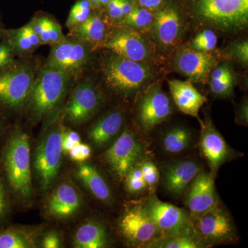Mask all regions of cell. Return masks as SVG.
I'll return each mask as SVG.
<instances>
[{
  "label": "cell",
  "mask_w": 248,
  "mask_h": 248,
  "mask_svg": "<svg viewBox=\"0 0 248 248\" xmlns=\"http://www.w3.org/2000/svg\"><path fill=\"white\" fill-rule=\"evenodd\" d=\"M200 240L191 234L168 235L153 241L146 248H203Z\"/></svg>",
  "instance_id": "obj_30"
},
{
  "label": "cell",
  "mask_w": 248,
  "mask_h": 248,
  "mask_svg": "<svg viewBox=\"0 0 248 248\" xmlns=\"http://www.w3.org/2000/svg\"><path fill=\"white\" fill-rule=\"evenodd\" d=\"M143 146L135 134L125 126L104 154V159L111 171L120 180L138 164Z\"/></svg>",
  "instance_id": "obj_13"
},
{
  "label": "cell",
  "mask_w": 248,
  "mask_h": 248,
  "mask_svg": "<svg viewBox=\"0 0 248 248\" xmlns=\"http://www.w3.org/2000/svg\"><path fill=\"white\" fill-rule=\"evenodd\" d=\"M110 0H99V6H100V9H104L107 4H108Z\"/></svg>",
  "instance_id": "obj_51"
},
{
  "label": "cell",
  "mask_w": 248,
  "mask_h": 248,
  "mask_svg": "<svg viewBox=\"0 0 248 248\" xmlns=\"http://www.w3.org/2000/svg\"><path fill=\"white\" fill-rule=\"evenodd\" d=\"M154 20V12L135 4L131 12L118 25L125 26L146 35Z\"/></svg>",
  "instance_id": "obj_29"
},
{
  "label": "cell",
  "mask_w": 248,
  "mask_h": 248,
  "mask_svg": "<svg viewBox=\"0 0 248 248\" xmlns=\"http://www.w3.org/2000/svg\"><path fill=\"white\" fill-rule=\"evenodd\" d=\"M118 231L125 241L135 246H146L161 236L143 205L128 206L118 221Z\"/></svg>",
  "instance_id": "obj_14"
},
{
  "label": "cell",
  "mask_w": 248,
  "mask_h": 248,
  "mask_svg": "<svg viewBox=\"0 0 248 248\" xmlns=\"http://www.w3.org/2000/svg\"><path fill=\"white\" fill-rule=\"evenodd\" d=\"M120 1L124 17H126L135 6V0H120Z\"/></svg>",
  "instance_id": "obj_48"
},
{
  "label": "cell",
  "mask_w": 248,
  "mask_h": 248,
  "mask_svg": "<svg viewBox=\"0 0 248 248\" xmlns=\"http://www.w3.org/2000/svg\"><path fill=\"white\" fill-rule=\"evenodd\" d=\"M74 177L99 202L107 205L112 203L110 186L95 166L86 162L78 164L74 171Z\"/></svg>",
  "instance_id": "obj_24"
},
{
  "label": "cell",
  "mask_w": 248,
  "mask_h": 248,
  "mask_svg": "<svg viewBox=\"0 0 248 248\" xmlns=\"http://www.w3.org/2000/svg\"><path fill=\"white\" fill-rule=\"evenodd\" d=\"M124 181L125 189L131 194L140 193L146 187L140 164H137L130 170Z\"/></svg>",
  "instance_id": "obj_36"
},
{
  "label": "cell",
  "mask_w": 248,
  "mask_h": 248,
  "mask_svg": "<svg viewBox=\"0 0 248 248\" xmlns=\"http://www.w3.org/2000/svg\"><path fill=\"white\" fill-rule=\"evenodd\" d=\"M187 45L196 51L212 53L215 51L218 43V37L215 31L208 28L199 29Z\"/></svg>",
  "instance_id": "obj_31"
},
{
  "label": "cell",
  "mask_w": 248,
  "mask_h": 248,
  "mask_svg": "<svg viewBox=\"0 0 248 248\" xmlns=\"http://www.w3.org/2000/svg\"><path fill=\"white\" fill-rule=\"evenodd\" d=\"M47 195L45 213L51 219L66 221L74 218L84 205V198L81 192L69 179L54 185Z\"/></svg>",
  "instance_id": "obj_15"
},
{
  "label": "cell",
  "mask_w": 248,
  "mask_h": 248,
  "mask_svg": "<svg viewBox=\"0 0 248 248\" xmlns=\"http://www.w3.org/2000/svg\"><path fill=\"white\" fill-rule=\"evenodd\" d=\"M7 120L0 113V147L2 146L9 127H8Z\"/></svg>",
  "instance_id": "obj_47"
},
{
  "label": "cell",
  "mask_w": 248,
  "mask_h": 248,
  "mask_svg": "<svg viewBox=\"0 0 248 248\" xmlns=\"http://www.w3.org/2000/svg\"><path fill=\"white\" fill-rule=\"evenodd\" d=\"M221 51L225 60L236 62L244 68H248V41L247 39L234 41Z\"/></svg>",
  "instance_id": "obj_34"
},
{
  "label": "cell",
  "mask_w": 248,
  "mask_h": 248,
  "mask_svg": "<svg viewBox=\"0 0 248 248\" xmlns=\"http://www.w3.org/2000/svg\"><path fill=\"white\" fill-rule=\"evenodd\" d=\"M110 28L102 10H94L89 19L79 27L69 31L68 36L82 41L97 52L102 49Z\"/></svg>",
  "instance_id": "obj_22"
},
{
  "label": "cell",
  "mask_w": 248,
  "mask_h": 248,
  "mask_svg": "<svg viewBox=\"0 0 248 248\" xmlns=\"http://www.w3.org/2000/svg\"><path fill=\"white\" fill-rule=\"evenodd\" d=\"M49 38H50V45H49L50 46L58 44L66 38V36L63 35L60 23L57 21L55 18H54L53 22H52Z\"/></svg>",
  "instance_id": "obj_44"
},
{
  "label": "cell",
  "mask_w": 248,
  "mask_h": 248,
  "mask_svg": "<svg viewBox=\"0 0 248 248\" xmlns=\"http://www.w3.org/2000/svg\"><path fill=\"white\" fill-rule=\"evenodd\" d=\"M200 171L198 164L192 160H183L169 165L164 171L166 190L173 195H182Z\"/></svg>",
  "instance_id": "obj_23"
},
{
  "label": "cell",
  "mask_w": 248,
  "mask_h": 248,
  "mask_svg": "<svg viewBox=\"0 0 248 248\" xmlns=\"http://www.w3.org/2000/svg\"><path fill=\"white\" fill-rule=\"evenodd\" d=\"M172 71L186 77L192 82L205 84L212 70L225 60L221 50L212 53L196 51L187 42L174 50L170 58Z\"/></svg>",
  "instance_id": "obj_12"
},
{
  "label": "cell",
  "mask_w": 248,
  "mask_h": 248,
  "mask_svg": "<svg viewBox=\"0 0 248 248\" xmlns=\"http://www.w3.org/2000/svg\"><path fill=\"white\" fill-rule=\"evenodd\" d=\"M5 37L14 50L16 58H29L41 46L40 40L31 29L29 22L17 29H6Z\"/></svg>",
  "instance_id": "obj_27"
},
{
  "label": "cell",
  "mask_w": 248,
  "mask_h": 248,
  "mask_svg": "<svg viewBox=\"0 0 248 248\" xmlns=\"http://www.w3.org/2000/svg\"><path fill=\"white\" fill-rule=\"evenodd\" d=\"M145 211L156 228L168 235L190 234L192 224L187 213L182 208L151 197L143 205Z\"/></svg>",
  "instance_id": "obj_16"
},
{
  "label": "cell",
  "mask_w": 248,
  "mask_h": 248,
  "mask_svg": "<svg viewBox=\"0 0 248 248\" xmlns=\"http://www.w3.org/2000/svg\"><path fill=\"white\" fill-rule=\"evenodd\" d=\"M125 115L120 108H112L103 114L91 125L88 138L96 148H102L110 144L124 128Z\"/></svg>",
  "instance_id": "obj_20"
},
{
  "label": "cell",
  "mask_w": 248,
  "mask_h": 248,
  "mask_svg": "<svg viewBox=\"0 0 248 248\" xmlns=\"http://www.w3.org/2000/svg\"><path fill=\"white\" fill-rule=\"evenodd\" d=\"M169 0H135V4L140 7L144 8L155 12L166 4Z\"/></svg>",
  "instance_id": "obj_45"
},
{
  "label": "cell",
  "mask_w": 248,
  "mask_h": 248,
  "mask_svg": "<svg viewBox=\"0 0 248 248\" xmlns=\"http://www.w3.org/2000/svg\"><path fill=\"white\" fill-rule=\"evenodd\" d=\"M190 26L236 35L247 29L248 0H180Z\"/></svg>",
  "instance_id": "obj_3"
},
{
  "label": "cell",
  "mask_w": 248,
  "mask_h": 248,
  "mask_svg": "<svg viewBox=\"0 0 248 248\" xmlns=\"http://www.w3.org/2000/svg\"><path fill=\"white\" fill-rule=\"evenodd\" d=\"M91 154L92 151L91 147L86 143H81L76 144L68 153L70 159L78 164L86 162L91 157Z\"/></svg>",
  "instance_id": "obj_42"
},
{
  "label": "cell",
  "mask_w": 248,
  "mask_h": 248,
  "mask_svg": "<svg viewBox=\"0 0 248 248\" xmlns=\"http://www.w3.org/2000/svg\"><path fill=\"white\" fill-rule=\"evenodd\" d=\"M192 141V134L189 129L182 125L173 127L164 134L162 147L169 154H179L186 151Z\"/></svg>",
  "instance_id": "obj_28"
},
{
  "label": "cell",
  "mask_w": 248,
  "mask_h": 248,
  "mask_svg": "<svg viewBox=\"0 0 248 248\" xmlns=\"http://www.w3.org/2000/svg\"><path fill=\"white\" fill-rule=\"evenodd\" d=\"M54 17L47 13L39 11L29 21L31 29L40 40L41 46L50 45V27Z\"/></svg>",
  "instance_id": "obj_32"
},
{
  "label": "cell",
  "mask_w": 248,
  "mask_h": 248,
  "mask_svg": "<svg viewBox=\"0 0 248 248\" xmlns=\"http://www.w3.org/2000/svg\"><path fill=\"white\" fill-rule=\"evenodd\" d=\"M94 9L89 0H76L70 10L66 22V26L68 30H73L79 27L89 19Z\"/></svg>",
  "instance_id": "obj_33"
},
{
  "label": "cell",
  "mask_w": 248,
  "mask_h": 248,
  "mask_svg": "<svg viewBox=\"0 0 248 248\" xmlns=\"http://www.w3.org/2000/svg\"><path fill=\"white\" fill-rule=\"evenodd\" d=\"M43 62L33 56L18 58L0 74V113L6 120L23 113L31 86Z\"/></svg>",
  "instance_id": "obj_6"
},
{
  "label": "cell",
  "mask_w": 248,
  "mask_h": 248,
  "mask_svg": "<svg viewBox=\"0 0 248 248\" xmlns=\"http://www.w3.org/2000/svg\"><path fill=\"white\" fill-rule=\"evenodd\" d=\"M136 120L144 133H149L173 113L170 97L162 89V81H155L136 97Z\"/></svg>",
  "instance_id": "obj_11"
},
{
  "label": "cell",
  "mask_w": 248,
  "mask_h": 248,
  "mask_svg": "<svg viewBox=\"0 0 248 248\" xmlns=\"http://www.w3.org/2000/svg\"><path fill=\"white\" fill-rule=\"evenodd\" d=\"M102 10L104 17L111 27L118 25L124 19L120 0H110L107 6Z\"/></svg>",
  "instance_id": "obj_38"
},
{
  "label": "cell",
  "mask_w": 248,
  "mask_h": 248,
  "mask_svg": "<svg viewBox=\"0 0 248 248\" xmlns=\"http://www.w3.org/2000/svg\"><path fill=\"white\" fill-rule=\"evenodd\" d=\"M190 24L180 0H169L154 12V20L147 36L159 59H169L184 43Z\"/></svg>",
  "instance_id": "obj_7"
},
{
  "label": "cell",
  "mask_w": 248,
  "mask_h": 248,
  "mask_svg": "<svg viewBox=\"0 0 248 248\" xmlns=\"http://www.w3.org/2000/svg\"><path fill=\"white\" fill-rule=\"evenodd\" d=\"M6 29L4 22L2 21V17H1V15H0V41L4 38Z\"/></svg>",
  "instance_id": "obj_49"
},
{
  "label": "cell",
  "mask_w": 248,
  "mask_h": 248,
  "mask_svg": "<svg viewBox=\"0 0 248 248\" xmlns=\"http://www.w3.org/2000/svg\"><path fill=\"white\" fill-rule=\"evenodd\" d=\"M194 229L203 242L221 244L234 239L235 229L229 215L218 204L195 218Z\"/></svg>",
  "instance_id": "obj_17"
},
{
  "label": "cell",
  "mask_w": 248,
  "mask_h": 248,
  "mask_svg": "<svg viewBox=\"0 0 248 248\" xmlns=\"http://www.w3.org/2000/svg\"><path fill=\"white\" fill-rule=\"evenodd\" d=\"M44 228L42 226L14 225L0 228V248H36Z\"/></svg>",
  "instance_id": "obj_25"
},
{
  "label": "cell",
  "mask_w": 248,
  "mask_h": 248,
  "mask_svg": "<svg viewBox=\"0 0 248 248\" xmlns=\"http://www.w3.org/2000/svg\"><path fill=\"white\" fill-rule=\"evenodd\" d=\"M9 130L1 146L0 171L11 197L20 203L30 204L34 197L30 137L18 124Z\"/></svg>",
  "instance_id": "obj_2"
},
{
  "label": "cell",
  "mask_w": 248,
  "mask_h": 248,
  "mask_svg": "<svg viewBox=\"0 0 248 248\" xmlns=\"http://www.w3.org/2000/svg\"><path fill=\"white\" fill-rule=\"evenodd\" d=\"M89 2L91 3L93 9H100V6H99V0H89Z\"/></svg>",
  "instance_id": "obj_50"
},
{
  "label": "cell",
  "mask_w": 248,
  "mask_h": 248,
  "mask_svg": "<svg viewBox=\"0 0 248 248\" xmlns=\"http://www.w3.org/2000/svg\"><path fill=\"white\" fill-rule=\"evenodd\" d=\"M237 82L236 74L220 81H208L210 91L217 97H230L234 93L235 85Z\"/></svg>",
  "instance_id": "obj_35"
},
{
  "label": "cell",
  "mask_w": 248,
  "mask_h": 248,
  "mask_svg": "<svg viewBox=\"0 0 248 248\" xmlns=\"http://www.w3.org/2000/svg\"><path fill=\"white\" fill-rule=\"evenodd\" d=\"M77 80L64 71L42 63L23 111L27 124L35 126L61 110L62 103Z\"/></svg>",
  "instance_id": "obj_4"
},
{
  "label": "cell",
  "mask_w": 248,
  "mask_h": 248,
  "mask_svg": "<svg viewBox=\"0 0 248 248\" xmlns=\"http://www.w3.org/2000/svg\"><path fill=\"white\" fill-rule=\"evenodd\" d=\"M72 244L76 248H107L109 244L107 228L96 221L84 222L75 232Z\"/></svg>",
  "instance_id": "obj_26"
},
{
  "label": "cell",
  "mask_w": 248,
  "mask_h": 248,
  "mask_svg": "<svg viewBox=\"0 0 248 248\" xmlns=\"http://www.w3.org/2000/svg\"><path fill=\"white\" fill-rule=\"evenodd\" d=\"M198 120L201 126V152L208 161L210 174L215 177L221 165L232 157V151L208 115L205 114L203 121Z\"/></svg>",
  "instance_id": "obj_18"
},
{
  "label": "cell",
  "mask_w": 248,
  "mask_h": 248,
  "mask_svg": "<svg viewBox=\"0 0 248 248\" xmlns=\"http://www.w3.org/2000/svg\"><path fill=\"white\" fill-rule=\"evenodd\" d=\"M81 143V138L79 133L76 131L68 129L65 126L63 130V138H62V151L63 153H67L71 151L78 143Z\"/></svg>",
  "instance_id": "obj_43"
},
{
  "label": "cell",
  "mask_w": 248,
  "mask_h": 248,
  "mask_svg": "<svg viewBox=\"0 0 248 248\" xmlns=\"http://www.w3.org/2000/svg\"><path fill=\"white\" fill-rule=\"evenodd\" d=\"M99 50L102 51L97 60L100 84L124 101L135 99L159 79L156 63L133 61L110 50Z\"/></svg>",
  "instance_id": "obj_1"
},
{
  "label": "cell",
  "mask_w": 248,
  "mask_h": 248,
  "mask_svg": "<svg viewBox=\"0 0 248 248\" xmlns=\"http://www.w3.org/2000/svg\"><path fill=\"white\" fill-rule=\"evenodd\" d=\"M143 180L146 187L154 190L159 180V172L154 163L150 161H143L140 164Z\"/></svg>",
  "instance_id": "obj_39"
},
{
  "label": "cell",
  "mask_w": 248,
  "mask_h": 248,
  "mask_svg": "<svg viewBox=\"0 0 248 248\" xmlns=\"http://www.w3.org/2000/svg\"><path fill=\"white\" fill-rule=\"evenodd\" d=\"M11 198L4 176L0 171V224L7 218L11 212Z\"/></svg>",
  "instance_id": "obj_40"
},
{
  "label": "cell",
  "mask_w": 248,
  "mask_h": 248,
  "mask_svg": "<svg viewBox=\"0 0 248 248\" xmlns=\"http://www.w3.org/2000/svg\"><path fill=\"white\" fill-rule=\"evenodd\" d=\"M96 53L82 41L67 35L62 42L50 46L43 65L64 71L78 79L94 64Z\"/></svg>",
  "instance_id": "obj_9"
},
{
  "label": "cell",
  "mask_w": 248,
  "mask_h": 248,
  "mask_svg": "<svg viewBox=\"0 0 248 248\" xmlns=\"http://www.w3.org/2000/svg\"><path fill=\"white\" fill-rule=\"evenodd\" d=\"M39 247L43 248H63V239L60 232L50 230L42 233L39 239Z\"/></svg>",
  "instance_id": "obj_41"
},
{
  "label": "cell",
  "mask_w": 248,
  "mask_h": 248,
  "mask_svg": "<svg viewBox=\"0 0 248 248\" xmlns=\"http://www.w3.org/2000/svg\"><path fill=\"white\" fill-rule=\"evenodd\" d=\"M248 100L245 99L244 102L241 103L236 112V122L240 125H248Z\"/></svg>",
  "instance_id": "obj_46"
},
{
  "label": "cell",
  "mask_w": 248,
  "mask_h": 248,
  "mask_svg": "<svg viewBox=\"0 0 248 248\" xmlns=\"http://www.w3.org/2000/svg\"><path fill=\"white\" fill-rule=\"evenodd\" d=\"M102 49L133 61L156 63L159 60L148 36L125 26L111 27Z\"/></svg>",
  "instance_id": "obj_10"
},
{
  "label": "cell",
  "mask_w": 248,
  "mask_h": 248,
  "mask_svg": "<svg viewBox=\"0 0 248 248\" xmlns=\"http://www.w3.org/2000/svg\"><path fill=\"white\" fill-rule=\"evenodd\" d=\"M174 104L182 113L199 119V112L207 98L199 92L190 80H168Z\"/></svg>",
  "instance_id": "obj_21"
},
{
  "label": "cell",
  "mask_w": 248,
  "mask_h": 248,
  "mask_svg": "<svg viewBox=\"0 0 248 248\" xmlns=\"http://www.w3.org/2000/svg\"><path fill=\"white\" fill-rule=\"evenodd\" d=\"M187 189L186 203L194 218L218 204L215 177L210 173L200 171Z\"/></svg>",
  "instance_id": "obj_19"
},
{
  "label": "cell",
  "mask_w": 248,
  "mask_h": 248,
  "mask_svg": "<svg viewBox=\"0 0 248 248\" xmlns=\"http://www.w3.org/2000/svg\"><path fill=\"white\" fill-rule=\"evenodd\" d=\"M62 110L47 120V125L41 136L32 156V169L39 188L47 195L56 182L62 161V138L65 124Z\"/></svg>",
  "instance_id": "obj_5"
},
{
  "label": "cell",
  "mask_w": 248,
  "mask_h": 248,
  "mask_svg": "<svg viewBox=\"0 0 248 248\" xmlns=\"http://www.w3.org/2000/svg\"><path fill=\"white\" fill-rule=\"evenodd\" d=\"M105 101V91L102 85L91 77H81L73 84L62 108L63 124L72 127L84 125L95 117Z\"/></svg>",
  "instance_id": "obj_8"
},
{
  "label": "cell",
  "mask_w": 248,
  "mask_h": 248,
  "mask_svg": "<svg viewBox=\"0 0 248 248\" xmlns=\"http://www.w3.org/2000/svg\"><path fill=\"white\" fill-rule=\"evenodd\" d=\"M17 59L6 37L0 41V74L14 66Z\"/></svg>",
  "instance_id": "obj_37"
}]
</instances>
